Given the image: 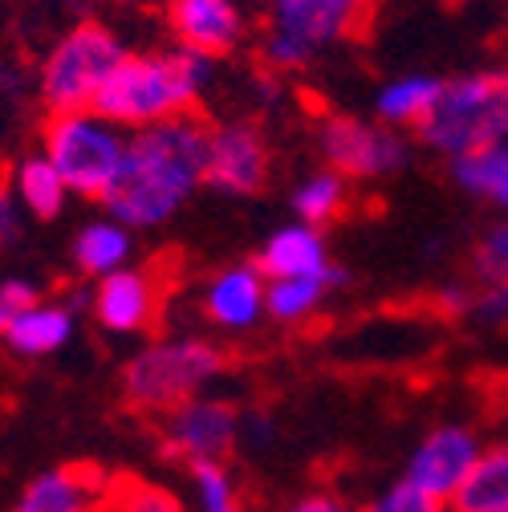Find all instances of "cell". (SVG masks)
I'll return each mask as SVG.
<instances>
[{
	"instance_id": "obj_1",
	"label": "cell",
	"mask_w": 508,
	"mask_h": 512,
	"mask_svg": "<svg viewBox=\"0 0 508 512\" xmlns=\"http://www.w3.org/2000/svg\"><path fill=\"white\" fill-rule=\"evenodd\" d=\"M208 139L212 126L196 110L131 131L122 171L102 200L110 216L131 228L171 220L208 183Z\"/></svg>"
},
{
	"instance_id": "obj_2",
	"label": "cell",
	"mask_w": 508,
	"mask_h": 512,
	"mask_svg": "<svg viewBox=\"0 0 508 512\" xmlns=\"http://www.w3.org/2000/svg\"><path fill=\"white\" fill-rule=\"evenodd\" d=\"M212 61L192 49H163V53H126L118 70L102 86L94 110L118 122L122 131L192 114L204 90L212 86Z\"/></svg>"
},
{
	"instance_id": "obj_3",
	"label": "cell",
	"mask_w": 508,
	"mask_h": 512,
	"mask_svg": "<svg viewBox=\"0 0 508 512\" xmlns=\"http://www.w3.org/2000/svg\"><path fill=\"white\" fill-rule=\"evenodd\" d=\"M415 131L431 151L448 159L508 143V70H480L443 82L439 102Z\"/></svg>"
},
{
	"instance_id": "obj_4",
	"label": "cell",
	"mask_w": 508,
	"mask_h": 512,
	"mask_svg": "<svg viewBox=\"0 0 508 512\" xmlns=\"http://www.w3.org/2000/svg\"><path fill=\"white\" fill-rule=\"evenodd\" d=\"M126 139L131 131L98 110H57L41 126V155L61 171L70 196L106 200L126 159Z\"/></svg>"
},
{
	"instance_id": "obj_5",
	"label": "cell",
	"mask_w": 508,
	"mask_h": 512,
	"mask_svg": "<svg viewBox=\"0 0 508 512\" xmlns=\"http://www.w3.org/2000/svg\"><path fill=\"white\" fill-rule=\"evenodd\" d=\"M224 350L212 342H159L143 354H135L122 370V395L135 411L147 415H167L183 403H192L196 391L208 378L224 370Z\"/></svg>"
},
{
	"instance_id": "obj_6",
	"label": "cell",
	"mask_w": 508,
	"mask_h": 512,
	"mask_svg": "<svg viewBox=\"0 0 508 512\" xmlns=\"http://www.w3.org/2000/svg\"><path fill=\"white\" fill-rule=\"evenodd\" d=\"M122 57H126L122 41L98 21H82L70 33H61L41 61V82H37L49 114L94 110L102 86L110 82Z\"/></svg>"
},
{
	"instance_id": "obj_7",
	"label": "cell",
	"mask_w": 508,
	"mask_h": 512,
	"mask_svg": "<svg viewBox=\"0 0 508 512\" xmlns=\"http://www.w3.org/2000/svg\"><path fill=\"white\" fill-rule=\"evenodd\" d=\"M354 17L334 9L330 0H269L261 29V61L269 70H301L326 45L350 37Z\"/></svg>"
},
{
	"instance_id": "obj_8",
	"label": "cell",
	"mask_w": 508,
	"mask_h": 512,
	"mask_svg": "<svg viewBox=\"0 0 508 512\" xmlns=\"http://www.w3.org/2000/svg\"><path fill=\"white\" fill-rule=\"evenodd\" d=\"M322 155L346 179H383L407 163V143L387 122H362L354 114H330L317 131Z\"/></svg>"
},
{
	"instance_id": "obj_9",
	"label": "cell",
	"mask_w": 508,
	"mask_h": 512,
	"mask_svg": "<svg viewBox=\"0 0 508 512\" xmlns=\"http://www.w3.org/2000/svg\"><path fill=\"white\" fill-rule=\"evenodd\" d=\"M236 435H240V415L220 399H192L163 415V447L187 468L220 464L232 452Z\"/></svg>"
},
{
	"instance_id": "obj_10",
	"label": "cell",
	"mask_w": 508,
	"mask_h": 512,
	"mask_svg": "<svg viewBox=\"0 0 508 512\" xmlns=\"http://www.w3.org/2000/svg\"><path fill=\"white\" fill-rule=\"evenodd\" d=\"M167 25L183 49L204 57H228L252 33L240 0H167Z\"/></svg>"
},
{
	"instance_id": "obj_11",
	"label": "cell",
	"mask_w": 508,
	"mask_h": 512,
	"mask_svg": "<svg viewBox=\"0 0 508 512\" xmlns=\"http://www.w3.org/2000/svg\"><path fill=\"white\" fill-rule=\"evenodd\" d=\"M480 439L468 427H435L407 464V484H415L419 492L435 496V500H452L460 492V484L472 476L476 460H480Z\"/></svg>"
},
{
	"instance_id": "obj_12",
	"label": "cell",
	"mask_w": 508,
	"mask_h": 512,
	"mask_svg": "<svg viewBox=\"0 0 508 512\" xmlns=\"http://www.w3.org/2000/svg\"><path fill=\"white\" fill-rule=\"evenodd\" d=\"M269 179V143L252 122L212 126L208 139V183L228 196H252Z\"/></svg>"
},
{
	"instance_id": "obj_13",
	"label": "cell",
	"mask_w": 508,
	"mask_h": 512,
	"mask_svg": "<svg viewBox=\"0 0 508 512\" xmlns=\"http://www.w3.org/2000/svg\"><path fill=\"white\" fill-rule=\"evenodd\" d=\"M167 285L155 269H118L94 289V317L110 334H143L155 326Z\"/></svg>"
},
{
	"instance_id": "obj_14",
	"label": "cell",
	"mask_w": 508,
	"mask_h": 512,
	"mask_svg": "<svg viewBox=\"0 0 508 512\" xmlns=\"http://www.w3.org/2000/svg\"><path fill=\"white\" fill-rule=\"evenodd\" d=\"M110 496V476L94 464H66L41 472L21 500L13 504V512H102Z\"/></svg>"
},
{
	"instance_id": "obj_15",
	"label": "cell",
	"mask_w": 508,
	"mask_h": 512,
	"mask_svg": "<svg viewBox=\"0 0 508 512\" xmlns=\"http://www.w3.org/2000/svg\"><path fill=\"white\" fill-rule=\"evenodd\" d=\"M204 309L216 326L224 330H248L261 322V313L269 309V277L257 265H232L212 277Z\"/></svg>"
},
{
	"instance_id": "obj_16",
	"label": "cell",
	"mask_w": 508,
	"mask_h": 512,
	"mask_svg": "<svg viewBox=\"0 0 508 512\" xmlns=\"http://www.w3.org/2000/svg\"><path fill=\"white\" fill-rule=\"evenodd\" d=\"M257 269L269 281H289V277H322L334 265H330V256H326L322 232L309 228V224H289V228H281V232L269 236Z\"/></svg>"
},
{
	"instance_id": "obj_17",
	"label": "cell",
	"mask_w": 508,
	"mask_h": 512,
	"mask_svg": "<svg viewBox=\"0 0 508 512\" xmlns=\"http://www.w3.org/2000/svg\"><path fill=\"white\" fill-rule=\"evenodd\" d=\"M70 330H74V322H70L66 305L37 301L13 317L5 326V334H0V342H5L17 358H45L70 342Z\"/></svg>"
},
{
	"instance_id": "obj_18",
	"label": "cell",
	"mask_w": 508,
	"mask_h": 512,
	"mask_svg": "<svg viewBox=\"0 0 508 512\" xmlns=\"http://www.w3.org/2000/svg\"><path fill=\"white\" fill-rule=\"evenodd\" d=\"M13 196L25 212H33L37 220H53L61 216V208H66L70 200V187L66 179H61V171L45 159V155H29L17 163L13 171Z\"/></svg>"
},
{
	"instance_id": "obj_19",
	"label": "cell",
	"mask_w": 508,
	"mask_h": 512,
	"mask_svg": "<svg viewBox=\"0 0 508 512\" xmlns=\"http://www.w3.org/2000/svg\"><path fill=\"white\" fill-rule=\"evenodd\" d=\"M439 90H443V78H431V74H403L395 82H387L378 90V118L387 126H419L431 106L439 102Z\"/></svg>"
},
{
	"instance_id": "obj_20",
	"label": "cell",
	"mask_w": 508,
	"mask_h": 512,
	"mask_svg": "<svg viewBox=\"0 0 508 512\" xmlns=\"http://www.w3.org/2000/svg\"><path fill=\"white\" fill-rule=\"evenodd\" d=\"M452 512H508V447L484 452L452 496Z\"/></svg>"
},
{
	"instance_id": "obj_21",
	"label": "cell",
	"mask_w": 508,
	"mask_h": 512,
	"mask_svg": "<svg viewBox=\"0 0 508 512\" xmlns=\"http://www.w3.org/2000/svg\"><path fill=\"white\" fill-rule=\"evenodd\" d=\"M452 175L468 196L488 200L500 212H508V143H496L488 151L452 159Z\"/></svg>"
},
{
	"instance_id": "obj_22",
	"label": "cell",
	"mask_w": 508,
	"mask_h": 512,
	"mask_svg": "<svg viewBox=\"0 0 508 512\" xmlns=\"http://www.w3.org/2000/svg\"><path fill=\"white\" fill-rule=\"evenodd\" d=\"M350 208V179L342 171H317L293 191V212L301 224L322 228L330 220H342Z\"/></svg>"
},
{
	"instance_id": "obj_23",
	"label": "cell",
	"mask_w": 508,
	"mask_h": 512,
	"mask_svg": "<svg viewBox=\"0 0 508 512\" xmlns=\"http://www.w3.org/2000/svg\"><path fill=\"white\" fill-rule=\"evenodd\" d=\"M126 256H131V236H126V224H118V220H98V224L82 228L74 240V261L90 277L118 273L126 265Z\"/></svg>"
},
{
	"instance_id": "obj_24",
	"label": "cell",
	"mask_w": 508,
	"mask_h": 512,
	"mask_svg": "<svg viewBox=\"0 0 508 512\" xmlns=\"http://www.w3.org/2000/svg\"><path fill=\"white\" fill-rule=\"evenodd\" d=\"M342 281V269H330L322 277H289L269 285V313L277 322H305V317L322 305V297Z\"/></svg>"
},
{
	"instance_id": "obj_25",
	"label": "cell",
	"mask_w": 508,
	"mask_h": 512,
	"mask_svg": "<svg viewBox=\"0 0 508 512\" xmlns=\"http://www.w3.org/2000/svg\"><path fill=\"white\" fill-rule=\"evenodd\" d=\"M102 512H183V504L167 488H155L147 480L110 476V496Z\"/></svg>"
},
{
	"instance_id": "obj_26",
	"label": "cell",
	"mask_w": 508,
	"mask_h": 512,
	"mask_svg": "<svg viewBox=\"0 0 508 512\" xmlns=\"http://www.w3.org/2000/svg\"><path fill=\"white\" fill-rule=\"evenodd\" d=\"M472 273L484 289H508V220L484 232L472 252Z\"/></svg>"
},
{
	"instance_id": "obj_27",
	"label": "cell",
	"mask_w": 508,
	"mask_h": 512,
	"mask_svg": "<svg viewBox=\"0 0 508 512\" xmlns=\"http://www.w3.org/2000/svg\"><path fill=\"white\" fill-rule=\"evenodd\" d=\"M196 496H200V512H244V500L232 484V476L224 472V464H196Z\"/></svg>"
},
{
	"instance_id": "obj_28",
	"label": "cell",
	"mask_w": 508,
	"mask_h": 512,
	"mask_svg": "<svg viewBox=\"0 0 508 512\" xmlns=\"http://www.w3.org/2000/svg\"><path fill=\"white\" fill-rule=\"evenodd\" d=\"M362 512H448V500H435L427 492H419L415 484H395L387 492H378Z\"/></svg>"
},
{
	"instance_id": "obj_29",
	"label": "cell",
	"mask_w": 508,
	"mask_h": 512,
	"mask_svg": "<svg viewBox=\"0 0 508 512\" xmlns=\"http://www.w3.org/2000/svg\"><path fill=\"white\" fill-rule=\"evenodd\" d=\"M29 305H37V289L29 281H5L0 285V334H5V326Z\"/></svg>"
},
{
	"instance_id": "obj_30",
	"label": "cell",
	"mask_w": 508,
	"mask_h": 512,
	"mask_svg": "<svg viewBox=\"0 0 508 512\" xmlns=\"http://www.w3.org/2000/svg\"><path fill=\"white\" fill-rule=\"evenodd\" d=\"M17 236H21L17 196H13V187H0V248H9Z\"/></svg>"
},
{
	"instance_id": "obj_31",
	"label": "cell",
	"mask_w": 508,
	"mask_h": 512,
	"mask_svg": "<svg viewBox=\"0 0 508 512\" xmlns=\"http://www.w3.org/2000/svg\"><path fill=\"white\" fill-rule=\"evenodd\" d=\"M289 512H354V508L334 492H309L297 504H289Z\"/></svg>"
},
{
	"instance_id": "obj_32",
	"label": "cell",
	"mask_w": 508,
	"mask_h": 512,
	"mask_svg": "<svg viewBox=\"0 0 508 512\" xmlns=\"http://www.w3.org/2000/svg\"><path fill=\"white\" fill-rule=\"evenodd\" d=\"M330 5H334V9H342L346 17H354V21L362 25V17L370 13V5H374V0H330Z\"/></svg>"
},
{
	"instance_id": "obj_33",
	"label": "cell",
	"mask_w": 508,
	"mask_h": 512,
	"mask_svg": "<svg viewBox=\"0 0 508 512\" xmlns=\"http://www.w3.org/2000/svg\"><path fill=\"white\" fill-rule=\"evenodd\" d=\"M504 293H508V289H504Z\"/></svg>"
}]
</instances>
